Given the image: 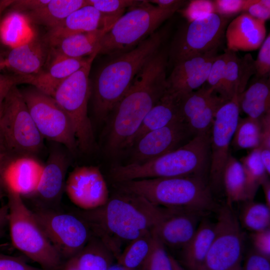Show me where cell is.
Returning <instances> with one entry per match:
<instances>
[{
    "label": "cell",
    "mask_w": 270,
    "mask_h": 270,
    "mask_svg": "<svg viewBox=\"0 0 270 270\" xmlns=\"http://www.w3.org/2000/svg\"><path fill=\"white\" fill-rule=\"evenodd\" d=\"M228 101L218 95L204 110L187 123L194 136L210 134L212 127L217 111Z\"/></svg>",
    "instance_id": "f35d334b"
},
{
    "label": "cell",
    "mask_w": 270,
    "mask_h": 270,
    "mask_svg": "<svg viewBox=\"0 0 270 270\" xmlns=\"http://www.w3.org/2000/svg\"><path fill=\"white\" fill-rule=\"evenodd\" d=\"M238 100L240 110L249 118L260 120L270 113V78H256L238 96Z\"/></svg>",
    "instance_id": "f1b7e54d"
},
{
    "label": "cell",
    "mask_w": 270,
    "mask_h": 270,
    "mask_svg": "<svg viewBox=\"0 0 270 270\" xmlns=\"http://www.w3.org/2000/svg\"><path fill=\"white\" fill-rule=\"evenodd\" d=\"M254 60L256 78L268 77L270 72V34L266 38Z\"/></svg>",
    "instance_id": "ee69618b"
},
{
    "label": "cell",
    "mask_w": 270,
    "mask_h": 270,
    "mask_svg": "<svg viewBox=\"0 0 270 270\" xmlns=\"http://www.w3.org/2000/svg\"><path fill=\"white\" fill-rule=\"evenodd\" d=\"M14 2V0H0V24L3 12L8 7L10 6Z\"/></svg>",
    "instance_id": "9f6ffc18"
},
{
    "label": "cell",
    "mask_w": 270,
    "mask_h": 270,
    "mask_svg": "<svg viewBox=\"0 0 270 270\" xmlns=\"http://www.w3.org/2000/svg\"><path fill=\"white\" fill-rule=\"evenodd\" d=\"M102 28H108L105 26L103 16L94 7L87 4L73 12L60 23L50 28L43 40L48 46L70 36Z\"/></svg>",
    "instance_id": "603a6c76"
},
{
    "label": "cell",
    "mask_w": 270,
    "mask_h": 270,
    "mask_svg": "<svg viewBox=\"0 0 270 270\" xmlns=\"http://www.w3.org/2000/svg\"><path fill=\"white\" fill-rule=\"evenodd\" d=\"M182 98L166 90L146 116L137 132L130 140L128 148H130L148 132L162 128L175 121L184 120L182 112Z\"/></svg>",
    "instance_id": "cb8c5ba5"
},
{
    "label": "cell",
    "mask_w": 270,
    "mask_h": 270,
    "mask_svg": "<svg viewBox=\"0 0 270 270\" xmlns=\"http://www.w3.org/2000/svg\"><path fill=\"white\" fill-rule=\"evenodd\" d=\"M1 180H0V184L1 183ZM2 192L0 188V200L2 199Z\"/></svg>",
    "instance_id": "be15d7a7"
},
{
    "label": "cell",
    "mask_w": 270,
    "mask_h": 270,
    "mask_svg": "<svg viewBox=\"0 0 270 270\" xmlns=\"http://www.w3.org/2000/svg\"><path fill=\"white\" fill-rule=\"evenodd\" d=\"M238 96L222 104L217 111L210 135L209 184L212 188L222 186L224 170L229 154V148L239 119Z\"/></svg>",
    "instance_id": "5bb4252c"
},
{
    "label": "cell",
    "mask_w": 270,
    "mask_h": 270,
    "mask_svg": "<svg viewBox=\"0 0 270 270\" xmlns=\"http://www.w3.org/2000/svg\"><path fill=\"white\" fill-rule=\"evenodd\" d=\"M2 103L0 104V118L1 113H2ZM0 154H6L4 150V148L3 144H2V138L1 132H0Z\"/></svg>",
    "instance_id": "6125c7cd"
},
{
    "label": "cell",
    "mask_w": 270,
    "mask_h": 270,
    "mask_svg": "<svg viewBox=\"0 0 270 270\" xmlns=\"http://www.w3.org/2000/svg\"><path fill=\"white\" fill-rule=\"evenodd\" d=\"M250 238L254 250L260 254L270 258V228L252 232Z\"/></svg>",
    "instance_id": "f6af8a7d"
},
{
    "label": "cell",
    "mask_w": 270,
    "mask_h": 270,
    "mask_svg": "<svg viewBox=\"0 0 270 270\" xmlns=\"http://www.w3.org/2000/svg\"><path fill=\"white\" fill-rule=\"evenodd\" d=\"M65 190L70 200L86 210L104 206L109 199L106 182L98 167L84 166L70 174Z\"/></svg>",
    "instance_id": "9a60e30c"
},
{
    "label": "cell",
    "mask_w": 270,
    "mask_h": 270,
    "mask_svg": "<svg viewBox=\"0 0 270 270\" xmlns=\"http://www.w3.org/2000/svg\"><path fill=\"white\" fill-rule=\"evenodd\" d=\"M188 22H192L211 14L215 13L213 0H192L181 10Z\"/></svg>",
    "instance_id": "7bdbcfd3"
},
{
    "label": "cell",
    "mask_w": 270,
    "mask_h": 270,
    "mask_svg": "<svg viewBox=\"0 0 270 270\" xmlns=\"http://www.w3.org/2000/svg\"><path fill=\"white\" fill-rule=\"evenodd\" d=\"M64 270H80L77 266L74 256L67 263Z\"/></svg>",
    "instance_id": "6f0895ef"
},
{
    "label": "cell",
    "mask_w": 270,
    "mask_h": 270,
    "mask_svg": "<svg viewBox=\"0 0 270 270\" xmlns=\"http://www.w3.org/2000/svg\"><path fill=\"white\" fill-rule=\"evenodd\" d=\"M261 124V142L258 148L260 150H270V113L260 119Z\"/></svg>",
    "instance_id": "f907efd6"
},
{
    "label": "cell",
    "mask_w": 270,
    "mask_h": 270,
    "mask_svg": "<svg viewBox=\"0 0 270 270\" xmlns=\"http://www.w3.org/2000/svg\"><path fill=\"white\" fill-rule=\"evenodd\" d=\"M215 223L203 219L190 242L183 249V260L189 270H200L212 241Z\"/></svg>",
    "instance_id": "83f0119b"
},
{
    "label": "cell",
    "mask_w": 270,
    "mask_h": 270,
    "mask_svg": "<svg viewBox=\"0 0 270 270\" xmlns=\"http://www.w3.org/2000/svg\"><path fill=\"white\" fill-rule=\"evenodd\" d=\"M217 50L180 61L173 65L166 78L167 90L184 96L204 84L212 66L216 59Z\"/></svg>",
    "instance_id": "e0dca14e"
},
{
    "label": "cell",
    "mask_w": 270,
    "mask_h": 270,
    "mask_svg": "<svg viewBox=\"0 0 270 270\" xmlns=\"http://www.w3.org/2000/svg\"><path fill=\"white\" fill-rule=\"evenodd\" d=\"M218 95L206 84L183 96L182 112L184 120L188 123L204 110Z\"/></svg>",
    "instance_id": "8d00e7d4"
},
{
    "label": "cell",
    "mask_w": 270,
    "mask_h": 270,
    "mask_svg": "<svg viewBox=\"0 0 270 270\" xmlns=\"http://www.w3.org/2000/svg\"><path fill=\"white\" fill-rule=\"evenodd\" d=\"M168 49L162 46L136 74L109 118L106 148L114 154L127 148L144 118L167 90Z\"/></svg>",
    "instance_id": "6da1fadb"
},
{
    "label": "cell",
    "mask_w": 270,
    "mask_h": 270,
    "mask_svg": "<svg viewBox=\"0 0 270 270\" xmlns=\"http://www.w3.org/2000/svg\"><path fill=\"white\" fill-rule=\"evenodd\" d=\"M152 234V248L140 270H173L170 255L166 252L164 244Z\"/></svg>",
    "instance_id": "ab89813d"
},
{
    "label": "cell",
    "mask_w": 270,
    "mask_h": 270,
    "mask_svg": "<svg viewBox=\"0 0 270 270\" xmlns=\"http://www.w3.org/2000/svg\"><path fill=\"white\" fill-rule=\"evenodd\" d=\"M6 56L4 53L0 50V72L6 68Z\"/></svg>",
    "instance_id": "94428289"
},
{
    "label": "cell",
    "mask_w": 270,
    "mask_h": 270,
    "mask_svg": "<svg viewBox=\"0 0 270 270\" xmlns=\"http://www.w3.org/2000/svg\"><path fill=\"white\" fill-rule=\"evenodd\" d=\"M20 91L42 138L61 144L76 153L78 147L72 125L55 100L32 86Z\"/></svg>",
    "instance_id": "8fae6325"
},
{
    "label": "cell",
    "mask_w": 270,
    "mask_h": 270,
    "mask_svg": "<svg viewBox=\"0 0 270 270\" xmlns=\"http://www.w3.org/2000/svg\"><path fill=\"white\" fill-rule=\"evenodd\" d=\"M180 10L162 8L148 0H140L105 34L98 54L112 56L131 50Z\"/></svg>",
    "instance_id": "8992f818"
},
{
    "label": "cell",
    "mask_w": 270,
    "mask_h": 270,
    "mask_svg": "<svg viewBox=\"0 0 270 270\" xmlns=\"http://www.w3.org/2000/svg\"><path fill=\"white\" fill-rule=\"evenodd\" d=\"M224 80L219 96L226 100L242 94L250 78L256 74L254 60L250 54L239 57L228 49Z\"/></svg>",
    "instance_id": "d4e9b609"
},
{
    "label": "cell",
    "mask_w": 270,
    "mask_h": 270,
    "mask_svg": "<svg viewBox=\"0 0 270 270\" xmlns=\"http://www.w3.org/2000/svg\"><path fill=\"white\" fill-rule=\"evenodd\" d=\"M210 135L196 136L180 147L142 164L117 165L110 170L115 183L134 180L206 176L210 166Z\"/></svg>",
    "instance_id": "5b68a950"
},
{
    "label": "cell",
    "mask_w": 270,
    "mask_h": 270,
    "mask_svg": "<svg viewBox=\"0 0 270 270\" xmlns=\"http://www.w3.org/2000/svg\"><path fill=\"white\" fill-rule=\"evenodd\" d=\"M244 236L232 207L219 211L212 241L200 270H234L241 265Z\"/></svg>",
    "instance_id": "7c38bea8"
},
{
    "label": "cell",
    "mask_w": 270,
    "mask_h": 270,
    "mask_svg": "<svg viewBox=\"0 0 270 270\" xmlns=\"http://www.w3.org/2000/svg\"><path fill=\"white\" fill-rule=\"evenodd\" d=\"M30 76L16 74H4L0 72V104L13 86L20 84H26Z\"/></svg>",
    "instance_id": "bcb514c9"
},
{
    "label": "cell",
    "mask_w": 270,
    "mask_h": 270,
    "mask_svg": "<svg viewBox=\"0 0 270 270\" xmlns=\"http://www.w3.org/2000/svg\"><path fill=\"white\" fill-rule=\"evenodd\" d=\"M270 258L254 250L247 256L242 270H270Z\"/></svg>",
    "instance_id": "7dc6e473"
},
{
    "label": "cell",
    "mask_w": 270,
    "mask_h": 270,
    "mask_svg": "<svg viewBox=\"0 0 270 270\" xmlns=\"http://www.w3.org/2000/svg\"><path fill=\"white\" fill-rule=\"evenodd\" d=\"M260 119L239 118L231 144L236 150L255 149L261 142Z\"/></svg>",
    "instance_id": "e575fe53"
},
{
    "label": "cell",
    "mask_w": 270,
    "mask_h": 270,
    "mask_svg": "<svg viewBox=\"0 0 270 270\" xmlns=\"http://www.w3.org/2000/svg\"><path fill=\"white\" fill-rule=\"evenodd\" d=\"M261 186L264 194V204L270 208V182L268 178L266 180Z\"/></svg>",
    "instance_id": "db71d44e"
},
{
    "label": "cell",
    "mask_w": 270,
    "mask_h": 270,
    "mask_svg": "<svg viewBox=\"0 0 270 270\" xmlns=\"http://www.w3.org/2000/svg\"><path fill=\"white\" fill-rule=\"evenodd\" d=\"M246 12L253 18L264 22L270 18V8L264 6L260 0L250 6Z\"/></svg>",
    "instance_id": "816d5d0a"
},
{
    "label": "cell",
    "mask_w": 270,
    "mask_h": 270,
    "mask_svg": "<svg viewBox=\"0 0 270 270\" xmlns=\"http://www.w3.org/2000/svg\"><path fill=\"white\" fill-rule=\"evenodd\" d=\"M44 40L34 36L21 45L13 48L6 56V68L15 74L32 76L42 70L49 52Z\"/></svg>",
    "instance_id": "7402d4cb"
},
{
    "label": "cell",
    "mask_w": 270,
    "mask_h": 270,
    "mask_svg": "<svg viewBox=\"0 0 270 270\" xmlns=\"http://www.w3.org/2000/svg\"><path fill=\"white\" fill-rule=\"evenodd\" d=\"M7 192L8 221L13 245L44 270H58L61 264V255L46 237L21 196L10 190Z\"/></svg>",
    "instance_id": "52a82bcc"
},
{
    "label": "cell",
    "mask_w": 270,
    "mask_h": 270,
    "mask_svg": "<svg viewBox=\"0 0 270 270\" xmlns=\"http://www.w3.org/2000/svg\"><path fill=\"white\" fill-rule=\"evenodd\" d=\"M87 5L86 0H50L45 5L28 12L27 17L34 23L51 28L72 12Z\"/></svg>",
    "instance_id": "f546056e"
},
{
    "label": "cell",
    "mask_w": 270,
    "mask_h": 270,
    "mask_svg": "<svg viewBox=\"0 0 270 270\" xmlns=\"http://www.w3.org/2000/svg\"><path fill=\"white\" fill-rule=\"evenodd\" d=\"M110 30L102 28L95 30L72 34L49 45L53 54L72 58H83L97 52L100 42Z\"/></svg>",
    "instance_id": "4316f807"
},
{
    "label": "cell",
    "mask_w": 270,
    "mask_h": 270,
    "mask_svg": "<svg viewBox=\"0 0 270 270\" xmlns=\"http://www.w3.org/2000/svg\"><path fill=\"white\" fill-rule=\"evenodd\" d=\"M97 55L96 52L89 56L86 64L64 80L52 96L71 122L78 148L85 153L90 152L94 144L88 104L91 94L89 74Z\"/></svg>",
    "instance_id": "9c48e42d"
},
{
    "label": "cell",
    "mask_w": 270,
    "mask_h": 270,
    "mask_svg": "<svg viewBox=\"0 0 270 270\" xmlns=\"http://www.w3.org/2000/svg\"><path fill=\"white\" fill-rule=\"evenodd\" d=\"M228 19L211 14L182 26L168 48V62L172 64L204 54L222 42Z\"/></svg>",
    "instance_id": "30bf717a"
},
{
    "label": "cell",
    "mask_w": 270,
    "mask_h": 270,
    "mask_svg": "<svg viewBox=\"0 0 270 270\" xmlns=\"http://www.w3.org/2000/svg\"><path fill=\"white\" fill-rule=\"evenodd\" d=\"M8 221V208L0 207V228Z\"/></svg>",
    "instance_id": "11a10c76"
},
{
    "label": "cell",
    "mask_w": 270,
    "mask_h": 270,
    "mask_svg": "<svg viewBox=\"0 0 270 270\" xmlns=\"http://www.w3.org/2000/svg\"><path fill=\"white\" fill-rule=\"evenodd\" d=\"M50 0H14L10 6L14 10L30 12L46 4Z\"/></svg>",
    "instance_id": "681fc988"
},
{
    "label": "cell",
    "mask_w": 270,
    "mask_h": 270,
    "mask_svg": "<svg viewBox=\"0 0 270 270\" xmlns=\"http://www.w3.org/2000/svg\"><path fill=\"white\" fill-rule=\"evenodd\" d=\"M242 270V267L241 265L238 266L235 270Z\"/></svg>",
    "instance_id": "e7e4bbea"
},
{
    "label": "cell",
    "mask_w": 270,
    "mask_h": 270,
    "mask_svg": "<svg viewBox=\"0 0 270 270\" xmlns=\"http://www.w3.org/2000/svg\"><path fill=\"white\" fill-rule=\"evenodd\" d=\"M115 184L120 190L139 196L164 208L205 215L217 206L206 176L144 178Z\"/></svg>",
    "instance_id": "277c9868"
},
{
    "label": "cell",
    "mask_w": 270,
    "mask_h": 270,
    "mask_svg": "<svg viewBox=\"0 0 270 270\" xmlns=\"http://www.w3.org/2000/svg\"><path fill=\"white\" fill-rule=\"evenodd\" d=\"M240 162L245 176L246 201L254 200L257 190L269 176L260 159L258 148L242 157Z\"/></svg>",
    "instance_id": "1f68e13d"
},
{
    "label": "cell",
    "mask_w": 270,
    "mask_h": 270,
    "mask_svg": "<svg viewBox=\"0 0 270 270\" xmlns=\"http://www.w3.org/2000/svg\"><path fill=\"white\" fill-rule=\"evenodd\" d=\"M170 256L173 270H185L174 257Z\"/></svg>",
    "instance_id": "91938a15"
},
{
    "label": "cell",
    "mask_w": 270,
    "mask_h": 270,
    "mask_svg": "<svg viewBox=\"0 0 270 270\" xmlns=\"http://www.w3.org/2000/svg\"><path fill=\"white\" fill-rule=\"evenodd\" d=\"M266 22L242 12L227 26L224 36L226 49L234 52L259 48L266 38Z\"/></svg>",
    "instance_id": "ffe728a7"
},
{
    "label": "cell",
    "mask_w": 270,
    "mask_h": 270,
    "mask_svg": "<svg viewBox=\"0 0 270 270\" xmlns=\"http://www.w3.org/2000/svg\"><path fill=\"white\" fill-rule=\"evenodd\" d=\"M226 61L227 54L225 51L222 54L218 55L212 66L206 82L218 95L224 80Z\"/></svg>",
    "instance_id": "b9f144b4"
},
{
    "label": "cell",
    "mask_w": 270,
    "mask_h": 270,
    "mask_svg": "<svg viewBox=\"0 0 270 270\" xmlns=\"http://www.w3.org/2000/svg\"><path fill=\"white\" fill-rule=\"evenodd\" d=\"M166 36L167 30H157L131 50L110 56L100 66L90 86L97 120L104 121L109 118L136 74L163 46Z\"/></svg>",
    "instance_id": "7a4b0ae2"
},
{
    "label": "cell",
    "mask_w": 270,
    "mask_h": 270,
    "mask_svg": "<svg viewBox=\"0 0 270 270\" xmlns=\"http://www.w3.org/2000/svg\"><path fill=\"white\" fill-rule=\"evenodd\" d=\"M258 0H214L215 13L229 19L240 12H246Z\"/></svg>",
    "instance_id": "60d3db41"
},
{
    "label": "cell",
    "mask_w": 270,
    "mask_h": 270,
    "mask_svg": "<svg viewBox=\"0 0 270 270\" xmlns=\"http://www.w3.org/2000/svg\"><path fill=\"white\" fill-rule=\"evenodd\" d=\"M103 206L82 214L83 218L102 235L132 242L152 231L175 211L154 205L136 194L122 190Z\"/></svg>",
    "instance_id": "3957f363"
},
{
    "label": "cell",
    "mask_w": 270,
    "mask_h": 270,
    "mask_svg": "<svg viewBox=\"0 0 270 270\" xmlns=\"http://www.w3.org/2000/svg\"><path fill=\"white\" fill-rule=\"evenodd\" d=\"M150 3L164 9L173 8H180L188 2L186 0H148Z\"/></svg>",
    "instance_id": "f5cc1de1"
},
{
    "label": "cell",
    "mask_w": 270,
    "mask_h": 270,
    "mask_svg": "<svg viewBox=\"0 0 270 270\" xmlns=\"http://www.w3.org/2000/svg\"><path fill=\"white\" fill-rule=\"evenodd\" d=\"M8 158V156L6 154H0V180L2 170Z\"/></svg>",
    "instance_id": "680465c9"
},
{
    "label": "cell",
    "mask_w": 270,
    "mask_h": 270,
    "mask_svg": "<svg viewBox=\"0 0 270 270\" xmlns=\"http://www.w3.org/2000/svg\"><path fill=\"white\" fill-rule=\"evenodd\" d=\"M0 128L4 148L9 157L32 156L43 146L44 138L16 86L2 102Z\"/></svg>",
    "instance_id": "ba28073f"
},
{
    "label": "cell",
    "mask_w": 270,
    "mask_h": 270,
    "mask_svg": "<svg viewBox=\"0 0 270 270\" xmlns=\"http://www.w3.org/2000/svg\"><path fill=\"white\" fill-rule=\"evenodd\" d=\"M222 186L224 190L227 206L232 207L234 203L247 200L245 176L242 165L230 154L224 170Z\"/></svg>",
    "instance_id": "4dcf8cb0"
},
{
    "label": "cell",
    "mask_w": 270,
    "mask_h": 270,
    "mask_svg": "<svg viewBox=\"0 0 270 270\" xmlns=\"http://www.w3.org/2000/svg\"><path fill=\"white\" fill-rule=\"evenodd\" d=\"M194 137L184 120L172 122L144 135L130 148H132V164H142L182 146Z\"/></svg>",
    "instance_id": "2e32d148"
},
{
    "label": "cell",
    "mask_w": 270,
    "mask_h": 270,
    "mask_svg": "<svg viewBox=\"0 0 270 270\" xmlns=\"http://www.w3.org/2000/svg\"><path fill=\"white\" fill-rule=\"evenodd\" d=\"M0 270H45L31 266L18 258L0 254Z\"/></svg>",
    "instance_id": "c3c4849f"
},
{
    "label": "cell",
    "mask_w": 270,
    "mask_h": 270,
    "mask_svg": "<svg viewBox=\"0 0 270 270\" xmlns=\"http://www.w3.org/2000/svg\"><path fill=\"white\" fill-rule=\"evenodd\" d=\"M33 214L61 256L72 258L82 250L88 237L86 224L82 220L70 214L48 210Z\"/></svg>",
    "instance_id": "4fadbf2b"
},
{
    "label": "cell",
    "mask_w": 270,
    "mask_h": 270,
    "mask_svg": "<svg viewBox=\"0 0 270 270\" xmlns=\"http://www.w3.org/2000/svg\"><path fill=\"white\" fill-rule=\"evenodd\" d=\"M238 217L242 227L251 232L270 228V208L265 204L252 200L244 202Z\"/></svg>",
    "instance_id": "836d02e7"
},
{
    "label": "cell",
    "mask_w": 270,
    "mask_h": 270,
    "mask_svg": "<svg viewBox=\"0 0 270 270\" xmlns=\"http://www.w3.org/2000/svg\"><path fill=\"white\" fill-rule=\"evenodd\" d=\"M87 4L96 8L103 16L106 27L111 28L126 8L138 3L134 0H86Z\"/></svg>",
    "instance_id": "74e56055"
},
{
    "label": "cell",
    "mask_w": 270,
    "mask_h": 270,
    "mask_svg": "<svg viewBox=\"0 0 270 270\" xmlns=\"http://www.w3.org/2000/svg\"><path fill=\"white\" fill-rule=\"evenodd\" d=\"M44 166L32 156L8 158L0 176L7 190L22 196L32 194L42 174Z\"/></svg>",
    "instance_id": "ac0fdd59"
},
{
    "label": "cell",
    "mask_w": 270,
    "mask_h": 270,
    "mask_svg": "<svg viewBox=\"0 0 270 270\" xmlns=\"http://www.w3.org/2000/svg\"><path fill=\"white\" fill-rule=\"evenodd\" d=\"M68 162L60 150H53L44 166L40 181L32 194L46 202H53L60 197L65 188V176Z\"/></svg>",
    "instance_id": "484cf974"
},
{
    "label": "cell",
    "mask_w": 270,
    "mask_h": 270,
    "mask_svg": "<svg viewBox=\"0 0 270 270\" xmlns=\"http://www.w3.org/2000/svg\"><path fill=\"white\" fill-rule=\"evenodd\" d=\"M74 257L80 270H110L112 260L108 249L94 244Z\"/></svg>",
    "instance_id": "d590c367"
},
{
    "label": "cell",
    "mask_w": 270,
    "mask_h": 270,
    "mask_svg": "<svg viewBox=\"0 0 270 270\" xmlns=\"http://www.w3.org/2000/svg\"><path fill=\"white\" fill-rule=\"evenodd\" d=\"M152 244V232L130 242L118 256V264L124 270H140L148 256Z\"/></svg>",
    "instance_id": "d6a6232c"
},
{
    "label": "cell",
    "mask_w": 270,
    "mask_h": 270,
    "mask_svg": "<svg viewBox=\"0 0 270 270\" xmlns=\"http://www.w3.org/2000/svg\"><path fill=\"white\" fill-rule=\"evenodd\" d=\"M203 216L176 210L157 224L151 232L164 246L184 248L194 236Z\"/></svg>",
    "instance_id": "d6986e66"
},
{
    "label": "cell",
    "mask_w": 270,
    "mask_h": 270,
    "mask_svg": "<svg viewBox=\"0 0 270 270\" xmlns=\"http://www.w3.org/2000/svg\"><path fill=\"white\" fill-rule=\"evenodd\" d=\"M2 231L0 228V238L2 236Z\"/></svg>",
    "instance_id": "03108f58"
},
{
    "label": "cell",
    "mask_w": 270,
    "mask_h": 270,
    "mask_svg": "<svg viewBox=\"0 0 270 270\" xmlns=\"http://www.w3.org/2000/svg\"><path fill=\"white\" fill-rule=\"evenodd\" d=\"M89 56L72 58L53 54L49 51L47 68L30 76L26 84L52 97L59 85L71 74L86 64Z\"/></svg>",
    "instance_id": "44dd1931"
}]
</instances>
